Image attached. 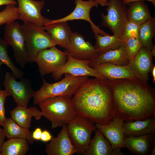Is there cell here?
<instances>
[{"label":"cell","mask_w":155,"mask_h":155,"mask_svg":"<svg viewBox=\"0 0 155 155\" xmlns=\"http://www.w3.org/2000/svg\"><path fill=\"white\" fill-rule=\"evenodd\" d=\"M135 80H112L110 85L115 116L125 122L155 116L154 91Z\"/></svg>","instance_id":"cell-1"},{"label":"cell","mask_w":155,"mask_h":155,"mask_svg":"<svg viewBox=\"0 0 155 155\" xmlns=\"http://www.w3.org/2000/svg\"><path fill=\"white\" fill-rule=\"evenodd\" d=\"M72 100L76 114L95 124H108L115 116L108 80L88 78L77 89Z\"/></svg>","instance_id":"cell-2"},{"label":"cell","mask_w":155,"mask_h":155,"mask_svg":"<svg viewBox=\"0 0 155 155\" xmlns=\"http://www.w3.org/2000/svg\"><path fill=\"white\" fill-rule=\"evenodd\" d=\"M38 105L42 116L51 123V128L66 126L76 114L72 97L57 96L47 98Z\"/></svg>","instance_id":"cell-3"},{"label":"cell","mask_w":155,"mask_h":155,"mask_svg":"<svg viewBox=\"0 0 155 155\" xmlns=\"http://www.w3.org/2000/svg\"><path fill=\"white\" fill-rule=\"evenodd\" d=\"M64 77L57 82L51 84L43 78V84L40 88L35 91L33 97L34 105L48 98L65 96L72 97L79 87L88 79V76H75L65 73Z\"/></svg>","instance_id":"cell-4"},{"label":"cell","mask_w":155,"mask_h":155,"mask_svg":"<svg viewBox=\"0 0 155 155\" xmlns=\"http://www.w3.org/2000/svg\"><path fill=\"white\" fill-rule=\"evenodd\" d=\"M20 28L24 39L29 62H34L40 51L56 45L42 27L23 23Z\"/></svg>","instance_id":"cell-5"},{"label":"cell","mask_w":155,"mask_h":155,"mask_svg":"<svg viewBox=\"0 0 155 155\" xmlns=\"http://www.w3.org/2000/svg\"><path fill=\"white\" fill-rule=\"evenodd\" d=\"M66 127L77 153L83 154L88 147L92 133L97 129L95 124L89 119L76 114Z\"/></svg>","instance_id":"cell-6"},{"label":"cell","mask_w":155,"mask_h":155,"mask_svg":"<svg viewBox=\"0 0 155 155\" xmlns=\"http://www.w3.org/2000/svg\"><path fill=\"white\" fill-rule=\"evenodd\" d=\"M108 3L107 14L100 13L101 26L108 28L113 35L122 38L124 27L128 21L127 5L123 0H109Z\"/></svg>","instance_id":"cell-7"},{"label":"cell","mask_w":155,"mask_h":155,"mask_svg":"<svg viewBox=\"0 0 155 155\" xmlns=\"http://www.w3.org/2000/svg\"><path fill=\"white\" fill-rule=\"evenodd\" d=\"M20 81L12 75L11 72L5 73L4 85L5 90L11 96L17 106L27 107L35 91L32 87L30 81L28 79L21 78Z\"/></svg>","instance_id":"cell-8"},{"label":"cell","mask_w":155,"mask_h":155,"mask_svg":"<svg viewBox=\"0 0 155 155\" xmlns=\"http://www.w3.org/2000/svg\"><path fill=\"white\" fill-rule=\"evenodd\" d=\"M4 39L12 47L16 62L24 69L29 62L28 55L20 24L14 21L5 24Z\"/></svg>","instance_id":"cell-9"},{"label":"cell","mask_w":155,"mask_h":155,"mask_svg":"<svg viewBox=\"0 0 155 155\" xmlns=\"http://www.w3.org/2000/svg\"><path fill=\"white\" fill-rule=\"evenodd\" d=\"M67 59V55L65 52L54 46L38 52L34 62L38 65L40 75L43 77L55 72L65 63Z\"/></svg>","instance_id":"cell-10"},{"label":"cell","mask_w":155,"mask_h":155,"mask_svg":"<svg viewBox=\"0 0 155 155\" xmlns=\"http://www.w3.org/2000/svg\"><path fill=\"white\" fill-rule=\"evenodd\" d=\"M18 19L24 24L43 27L51 20L45 18L41 13L45 5L43 0H17Z\"/></svg>","instance_id":"cell-11"},{"label":"cell","mask_w":155,"mask_h":155,"mask_svg":"<svg viewBox=\"0 0 155 155\" xmlns=\"http://www.w3.org/2000/svg\"><path fill=\"white\" fill-rule=\"evenodd\" d=\"M67 62L57 71L52 74L56 80H59L65 73L75 76H92L104 80H108L89 65V60L78 59L67 55Z\"/></svg>","instance_id":"cell-12"},{"label":"cell","mask_w":155,"mask_h":155,"mask_svg":"<svg viewBox=\"0 0 155 155\" xmlns=\"http://www.w3.org/2000/svg\"><path fill=\"white\" fill-rule=\"evenodd\" d=\"M74 3L75 8L70 13L60 19L51 20L50 22L47 25L62 22L82 20L87 21L90 23L91 29L94 34H99L103 35L108 34L101 29L99 26L95 25L90 18L91 10L93 7H98L99 5L94 0H74Z\"/></svg>","instance_id":"cell-13"},{"label":"cell","mask_w":155,"mask_h":155,"mask_svg":"<svg viewBox=\"0 0 155 155\" xmlns=\"http://www.w3.org/2000/svg\"><path fill=\"white\" fill-rule=\"evenodd\" d=\"M124 121L115 116L108 124H96L104 137L110 142L112 149V155H124L121 149L124 148L123 142L125 138L123 130Z\"/></svg>","instance_id":"cell-14"},{"label":"cell","mask_w":155,"mask_h":155,"mask_svg":"<svg viewBox=\"0 0 155 155\" xmlns=\"http://www.w3.org/2000/svg\"><path fill=\"white\" fill-rule=\"evenodd\" d=\"M67 55L75 58L90 60L98 53L89 41H86L81 34L73 32L69 44L65 49Z\"/></svg>","instance_id":"cell-15"},{"label":"cell","mask_w":155,"mask_h":155,"mask_svg":"<svg viewBox=\"0 0 155 155\" xmlns=\"http://www.w3.org/2000/svg\"><path fill=\"white\" fill-rule=\"evenodd\" d=\"M152 59L150 50L142 46L129 61L128 65L136 79L144 82L149 80L148 73L153 67Z\"/></svg>","instance_id":"cell-16"},{"label":"cell","mask_w":155,"mask_h":155,"mask_svg":"<svg viewBox=\"0 0 155 155\" xmlns=\"http://www.w3.org/2000/svg\"><path fill=\"white\" fill-rule=\"evenodd\" d=\"M48 155H73L77 153L67 133L66 126L62 129L56 137H53L45 146Z\"/></svg>","instance_id":"cell-17"},{"label":"cell","mask_w":155,"mask_h":155,"mask_svg":"<svg viewBox=\"0 0 155 155\" xmlns=\"http://www.w3.org/2000/svg\"><path fill=\"white\" fill-rule=\"evenodd\" d=\"M91 67L108 80L136 79L128 65L119 66L104 63L94 65Z\"/></svg>","instance_id":"cell-18"},{"label":"cell","mask_w":155,"mask_h":155,"mask_svg":"<svg viewBox=\"0 0 155 155\" xmlns=\"http://www.w3.org/2000/svg\"><path fill=\"white\" fill-rule=\"evenodd\" d=\"M154 134L133 137H125L124 148L133 153L137 155H146L151 152L155 144Z\"/></svg>","instance_id":"cell-19"},{"label":"cell","mask_w":155,"mask_h":155,"mask_svg":"<svg viewBox=\"0 0 155 155\" xmlns=\"http://www.w3.org/2000/svg\"><path fill=\"white\" fill-rule=\"evenodd\" d=\"M123 130L125 137H137L154 134L155 132V117L147 119L125 122Z\"/></svg>","instance_id":"cell-20"},{"label":"cell","mask_w":155,"mask_h":155,"mask_svg":"<svg viewBox=\"0 0 155 155\" xmlns=\"http://www.w3.org/2000/svg\"><path fill=\"white\" fill-rule=\"evenodd\" d=\"M42 28L49 34L56 45L65 49L69 44L73 33L67 22L48 24Z\"/></svg>","instance_id":"cell-21"},{"label":"cell","mask_w":155,"mask_h":155,"mask_svg":"<svg viewBox=\"0 0 155 155\" xmlns=\"http://www.w3.org/2000/svg\"><path fill=\"white\" fill-rule=\"evenodd\" d=\"M129 61L124 46L115 49L98 53L90 61L89 66L109 63L119 66L128 65Z\"/></svg>","instance_id":"cell-22"},{"label":"cell","mask_w":155,"mask_h":155,"mask_svg":"<svg viewBox=\"0 0 155 155\" xmlns=\"http://www.w3.org/2000/svg\"><path fill=\"white\" fill-rule=\"evenodd\" d=\"M11 118L20 126L29 129L33 117L38 120L42 116L40 110L36 107L29 108L17 106L10 111Z\"/></svg>","instance_id":"cell-23"},{"label":"cell","mask_w":155,"mask_h":155,"mask_svg":"<svg viewBox=\"0 0 155 155\" xmlns=\"http://www.w3.org/2000/svg\"><path fill=\"white\" fill-rule=\"evenodd\" d=\"M84 155H112L113 149L109 141L97 129Z\"/></svg>","instance_id":"cell-24"},{"label":"cell","mask_w":155,"mask_h":155,"mask_svg":"<svg viewBox=\"0 0 155 155\" xmlns=\"http://www.w3.org/2000/svg\"><path fill=\"white\" fill-rule=\"evenodd\" d=\"M127 7L128 20L141 24L152 18L148 5L144 1L130 3Z\"/></svg>","instance_id":"cell-25"},{"label":"cell","mask_w":155,"mask_h":155,"mask_svg":"<svg viewBox=\"0 0 155 155\" xmlns=\"http://www.w3.org/2000/svg\"><path fill=\"white\" fill-rule=\"evenodd\" d=\"M2 126L7 139H24L28 141L29 144H33L35 140L32 137V132L29 129L19 125L11 117L6 118Z\"/></svg>","instance_id":"cell-26"},{"label":"cell","mask_w":155,"mask_h":155,"mask_svg":"<svg viewBox=\"0 0 155 155\" xmlns=\"http://www.w3.org/2000/svg\"><path fill=\"white\" fill-rule=\"evenodd\" d=\"M96 43L94 47L98 53L111 49H115L124 46L125 42L122 38L114 35H101L94 34Z\"/></svg>","instance_id":"cell-27"},{"label":"cell","mask_w":155,"mask_h":155,"mask_svg":"<svg viewBox=\"0 0 155 155\" xmlns=\"http://www.w3.org/2000/svg\"><path fill=\"white\" fill-rule=\"evenodd\" d=\"M29 144L28 141L24 139H8L2 145L1 155H25L30 150Z\"/></svg>","instance_id":"cell-28"},{"label":"cell","mask_w":155,"mask_h":155,"mask_svg":"<svg viewBox=\"0 0 155 155\" xmlns=\"http://www.w3.org/2000/svg\"><path fill=\"white\" fill-rule=\"evenodd\" d=\"M155 35V18H153L140 25L138 36L142 46L150 50Z\"/></svg>","instance_id":"cell-29"},{"label":"cell","mask_w":155,"mask_h":155,"mask_svg":"<svg viewBox=\"0 0 155 155\" xmlns=\"http://www.w3.org/2000/svg\"><path fill=\"white\" fill-rule=\"evenodd\" d=\"M9 46L5 39L0 38V68L2 65H5L10 69L13 76L16 79H21L24 75V73L13 64L10 58L7 50Z\"/></svg>","instance_id":"cell-30"},{"label":"cell","mask_w":155,"mask_h":155,"mask_svg":"<svg viewBox=\"0 0 155 155\" xmlns=\"http://www.w3.org/2000/svg\"><path fill=\"white\" fill-rule=\"evenodd\" d=\"M18 19V9L15 5H7L5 8L0 12V26Z\"/></svg>","instance_id":"cell-31"},{"label":"cell","mask_w":155,"mask_h":155,"mask_svg":"<svg viewBox=\"0 0 155 155\" xmlns=\"http://www.w3.org/2000/svg\"><path fill=\"white\" fill-rule=\"evenodd\" d=\"M124 46L129 61L137 54L142 46L137 36L127 40L125 41Z\"/></svg>","instance_id":"cell-32"},{"label":"cell","mask_w":155,"mask_h":155,"mask_svg":"<svg viewBox=\"0 0 155 155\" xmlns=\"http://www.w3.org/2000/svg\"><path fill=\"white\" fill-rule=\"evenodd\" d=\"M140 25L128 20L125 24L123 32L122 38L125 42L132 38L138 36Z\"/></svg>","instance_id":"cell-33"},{"label":"cell","mask_w":155,"mask_h":155,"mask_svg":"<svg viewBox=\"0 0 155 155\" xmlns=\"http://www.w3.org/2000/svg\"><path fill=\"white\" fill-rule=\"evenodd\" d=\"M9 96L5 90L0 89V126H2L7 118L5 116V103L7 97Z\"/></svg>","instance_id":"cell-34"},{"label":"cell","mask_w":155,"mask_h":155,"mask_svg":"<svg viewBox=\"0 0 155 155\" xmlns=\"http://www.w3.org/2000/svg\"><path fill=\"white\" fill-rule=\"evenodd\" d=\"M53 137L49 131L44 130L42 131L40 140L44 142H47L50 141Z\"/></svg>","instance_id":"cell-35"},{"label":"cell","mask_w":155,"mask_h":155,"mask_svg":"<svg viewBox=\"0 0 155 155\" xmlns=\"http://www.w3.org/2000/svg\"><path fill=\"white\" fill-rule=\"evenodd\" d=\"M42 131L41 128L37 127L32 132V137L34 140H40Z\"/></svg>","instance_id":"cell-36"},{"label":"cell","mask_w":155,"mask_h":155,"mask_svg":"<svg viewBox=\"0 0 155 155\" xmlns=\"http://www.w3.org/2000/svg\"><path fill=\"white\" fill-rule=\"evenodd\" d=\"M6 136L3 128L0 127V155H1V149Z\"/></svg>","instance_id":"cell-37"},{"label":"cell","mask_w":155,"mask_h":155,"mask_svg":"<svg viewBox=\"0 0 155 155\" xmlns=\"http://www.w3.org/2000/svg\"><path fill=\"white\" fill-rule=\"evenodd\" d=\"M17 2L14 0H0V6L9 4H17Z\"/></svg>","instance_id":"cell-38"},{"label":"cell","mask_w":155,"mask_h":155,"mask_svg":"<svg viewBox=\"0 0 155 155\" xmlns=\"http://www.w3.org/2000/svg\"><path fill=\"white\" fill-rule=\"evenodd\" d=\"M123 2L127 5L131 2L135 1H147L151 2L153 5L155 6V0H123Z\"/></svg>","instance_id":"cell-39"},{"label":"cell","mask_w":155,"mask_h":155,"mask_svg":"<svg viewBox=\"0 0 155 155\" xmlns=\"http://www.w3.org/2000/svg\"><path fill=\"white\" fill-rule=\"evenodd\" d=\"M102 7L107 6L108 2L109 0H94Z\"/></svg>","instance_id":"cell-40"},{"label":"cell","mask_w":155,"mask_h":155,"mask_svg":"<svg viewBox=\"0 0 155 155\" xmlns=\"http://www.w3.org/2000/svg\"><path fill=\"white\" fill-rule=\"evenodd\" d=\"M152 73L153 78V83H154L155 82V66H153L152 68Z\"/></svg>","instance_id":"cell-41"},{"label":"cell","mask_w":155,"mask_h":155,"mask_svg":"<svg viewBox=\"0 0 155 155\" xmlns=\"http://www.w3.org/2000/svg\"><path fill=\"white\" fill-rule=\"evenodd\" d=\"M150 53L152 57L155 56V45H154L152 48L150 50Z\"/></svg>","instance_id":"cell-42"},{"label":"cell","mask_w":155,"mask_h":155,"mask_svg":"<svg viewBox=\"0 0 155 155\" xmlns=\"http://www.w3.org/2000/svg\"><path fill=\"white\" fill-rule=\"evenodd\" d=\"M150 154L151 155H155V144L153 146Z\"/></svg>","instance_id":"cell-43"},{"label":"cell","mask_w":155,"mask_h":155,"mask_svg":"<svg viewBox=\"0 0 155 155\" xmlns=\"http://www.w3.org/2000/svg\"></svg>","instance_id":"cell-44"}]
</instances>
